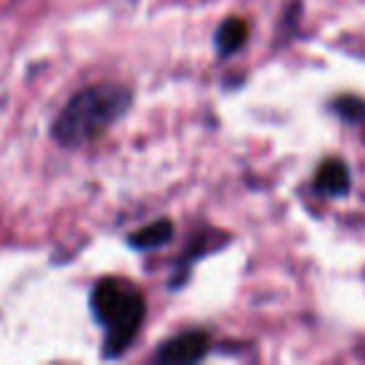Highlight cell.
Returning a JSON list of instances; mask_svg holds the SVG:
<instances>
[{
  "label": "cell",
  "instance_id": "6da1fadb",
  "mask_svg": "<svg viewBox=\"0 0 365 365\" xmlns=\"http://www.w3.org/2000/svg\"><path fill=\"white\" fill-rule=\"evenodd\" d=\"M130 91L120 86H91L78 91L53 123V138L63 148H81L101 138L130 108Z\"/></svg>",
  "mask_w": 365,
  "mask_h": 365
},
{
  "label": "cell",
  "instance_id": "7a4b0ae2",
  "mask_svg": "<svg viewBox=\"0 0 365 365\" xmlns=\"http://www.w3.org/2000/svg\"><path fill=\"white\" fill-rule=\"evenodd\" d=\"M91 305L96 318L106 328V353L120 355L138 335L145 318L143 293L123 278H103L93 288Z\"/></svg>",
  "mask_w": 365,
  "mask_h": 365
},
{
  "label": "cell",
  "instance_id": "3957f363",
  "mask_svg": "<svg viewBox=\"0 0 365 365\" xmlns=\"http://www.w3.org/2000/svg\"><path fill=\"white\" fill-rule=\"evenodd\" d=\"M208 350H210L208 333H203V330H188V333L168 340L160 353H158V360L160 363H198L200 358H205Z\"/></svg>",
  "mask_w": 365,
  "mask_h": 365
},
{
  "label": "cell",
  "instance_id": "277c9868",
  "mask_svg": "<svg viewBox=\"0 0 365 365\" xmlns=\"http://www.w3.org/2000/svg\"><path fill=\"white\" fill-rule=\"evenodd\" d=\"M315 188L318 193L330 195V198H338V195H345L350 190V173L345 168L343 160H325L320 165L318 175H315Z\"/></svg>",
  "mask_w": 365,
  "mask_h": 365
},
{
  "label": "cell",
  "instance_id": "5b68a950",
  "mask_svg": "<svg viewBox=\"0 0 365 365\" xmlns=\"http://www.w3.org/2000/svg\"><path fill=\"white\" fill-rule=\"evenodd\" d=\"M245 41H248V23L243 18H228L215 36V46H218L220 56H230V53L240 51Z\"/></svg>",
  "mask_w": 365,
  "mask_h": 365
},
{
  "label": "cell",
  "instance_id": "8992f818",
  "mask_svg": "<svg viewBox=\"0 0 365 365\" xmlns=\"http://www.w3.org/2000/svg\"><path fill=\"white\" fill-rule=\"evenodd\" d=\"M173 235V225L170 220H155V223L145 225L143 230L130 235V245L135 248H158V245L168 243Z\"/></svg>",
  "mask_w": 365,
  "mask_h": 365
},
{
  "label": "cell",
  "instance_id": "52a82bcc",
  "mask_svg": "<svg viewBox=\"0 0 365 365\" xmlns=\"http://www.w3.org/2000/svg\"><path fill=\"white\" fill-rule=\"evenodd\" d=\"M335 110H338L345 120L358 123L365 118V101H360V98H340V101H335Z\"/></svg>",
  "mask_w": 365,
  "mask_h": 365
}]
</instances>
